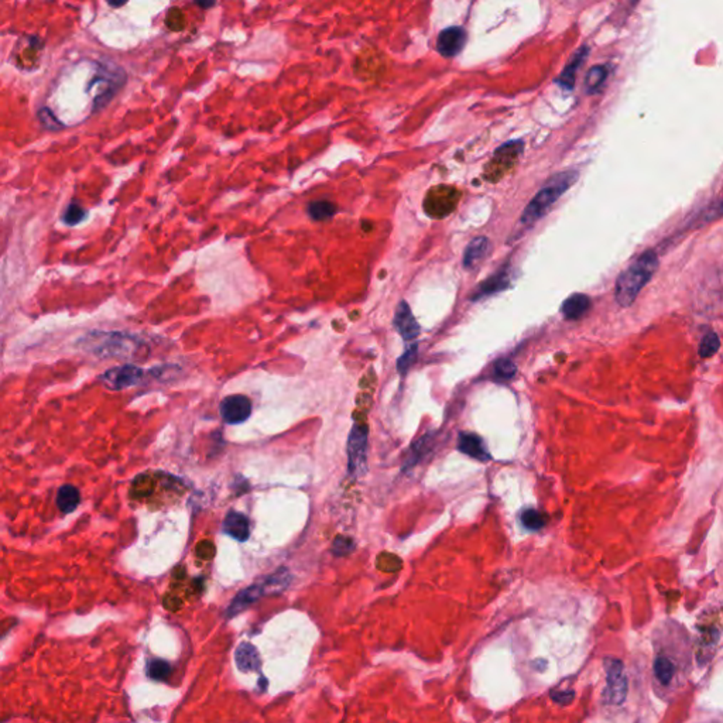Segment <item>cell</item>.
Masks as SVG:
<instances>
[{
  "instance_id": "obj_23",
  "label": "cell",
  "mask_w": 723,
  "mask_h": 723,
  "mask_svg": "<svg viewBox=\"0 0 723 723\" xmlns=\"http://www.w3.org/2000/svg\"><path fill=\"white\" fill-rule=\"evenodd\" d=\"M720 348V341L717 338V335L715 332H708L702 341H701V345H699V355L702 357H711L713 356Z\"/></svg>"
},
{
  "instance_id": "obj_14",
  "label": "cell",
  "mask_w": 723,
  "mask_h": 723,
  "mask_svg": "<svg viewBox=\"0 0 723 723\" xmlns=\"http://www.w3.org/2000/svg\"><path fill=\"white\" fill-rule=\"evenodd\" d=\"M236 664L243 673L257 671L260 668V657L254 646L243 643L236 650Z\"/></svg>"
},
{
  "instance_id": "obj_16",
  "label": "cell",
  "mask_w": 723,
  "mask_h": 723,
  "mask_svg": "<svg viewBox=\"0 0 723 723\" xmlns=\"http://www.w3.org/2000/svg\"><path fill=\"white\" fill-rule=\"evenodd\" d=\"M489 247H490V242H489L487 238L480 236V238L473 239V241L468 245V247H467V250H465V256H464V266H465L467 269H473L480 260L485 259V256H486L487 252H489Z\"/></svg>"
},
{
  "instance_id": "obj_8",
  "label": "cell",
  "mask_w": 723,
  "mask_h": 723,
  "mask_svg": "<svg viewBox=\"0 0 723 723\" xmlns=\"http://www.w3.org/2000/svg\"><path fill=\"white\" fill-rule=\"evenodd\" d=\"M144 372L136 365H124L109 369L101 376L104 384L112 390H123L142 382Z\"/></svg>"
},
{
  "instance_id": "obj_13",
  "label": "cell",
  "mask_w": 723,
  "mask_h": 723,
  "mask_svg": "<svg viewBox=\"0 0 723 723\" xmlns=\"http://www.w3.org/2000/svg\"><path fill=\"white\" fill-rule=\"evenodd\" d=\"M458 448L462 453L469 455L471 458L480 459V461H487L490 459V455L487 453V449L482 441L480 437L476 434H461L458 441Z\"/></svg>"
},
{
  "instance_id": "obj_11",
  "label": "cell",
  "mask_w": 723,
  "mask_h": 723,
  "mask_svg": "<svg viewBox=\"0 0 723 723\" xmlns=\"http://www.w3.org/2000/svg\"><path fill=\"white\" fill-rule=\"evenodd\" d=\"M589 47L588 46H582L581 48H578L575 51V54L571 57V59L567 62L565 68L563 70V73L560 74V77H558L556 82L560 84L561 88L567 89V91H572L574 86H575V82H576V74L579 71V68L583 65V62L586 61L588 55H589Z\"/></svg>"
},
{
  "instance_id": "obj_20",
  "label": "cell",
  "mask_w": 723,
  "mask_h": 723,
  "mask_svg": "<svg viewBox=\"0 0 723 723\" xmlns=\"http://www.w3.org/2000/svg\"><path fill=\"white\" fill-rule=\"evenodd\" d=\"M147 674L151 679L166 681L171 674V666L164 660H151L147 667Z\"/></svg>"
},
{
  "instance_id": "obj_2",
  "label": "cell",
  "mask_w": 723,
  "mask_h": 723,
  "mask_svg": "<svg viewBox=\"0 0 723 723\" xmlns=\"http://www.w3.org/2000/svg\"><path fill=\"white\" fill-rule=\"evenodd\" d=\"M657 266H659V257L652 250H647L619 276L614 297L620 307H630L636 301L640 291L651 280Z\"/></svg>"
},
{
  "instance_id": "obj_27",
  "label": "cell",
  "mask_w": 723,
  "mask_h": 723,
  "mask_svg": "<svg viewBox=\"0 0 723 723\" xmlns=\"http://www.w3.org/2000/svg\"><path fill=\"white\" fill-rule=\"evenodd\" d=\"M39 119L47 129H59L62 127V123L57 119V115L50 108H41L39 111Z\"/></svg>"
},
{
  "instance_id": "obj_5",
  "label": "cell",
  "mask_w": 723,
  "mask_h": 723,
  "mask_svg": "<svg viewBox=\"0 0 723 723\" xmlns=\"http://www.w3.org/2000/svg\"><path fill=\"white\" fill-rule=\"evenodd\" d=\"M368 437L369 431L365 425H353L348 440V469L352 476L366 472Z\"/></svg>"
},
{
  "instance_id": "obj_7",
  "label": "cell",
  "mask_w": 723,
  "mask_h": 723,
  "mask_svg": "<svg viewBox=\"0 0 723 723\" xmlns=\"http://www.w3.org/2000/svg\"><path fill=\"white\" fill-rule=\"evenodd\" d=\"M468 41V32L461 26H451L444 30L437 37V51L445 57L452 58L461 53Z\"/></svg>"
},
{
  "instance_id": "obj_6",
  "label": "cell",
  "mask_w": 723,
  "mask_h": 723,
  "mask_svg": "<svg viewBox=\"0 0 723 723\" xmlns=\"http://www.w3.org/2000/svg\"><path fill=\"white\" fill-rule=\"evenodd\" d=\"M288 576L290 575H285V576H280V575H273L269 581L263 582V583H259V585H253L245 590H242V592L235 598V601L232 602V605L229 606L227 609V617H234L236 616L238 613L243 612L249 605H252L253 602H256L259 599V597H261L263 594H265V590L267 588H272L273 585L276 586H285L287 585V581H288Z\"/></svg>"
},
{
  "instance_id": "obj_22",
  "label": "cell",
  "mask_w": 723,
  "mask_h": 723,
  "mask_svg": "<svg viewBox=\"0 0 723 723\" xmlns=\"http://www.w3.org/2000/svg\"><path fill=\"white\" fill-rule=\"evenodd\" d=\"M517 368L510 359H499L495 364V376L499 380H510L516 376Z\"/></svg>"
},
{
  "instance_id": "obj_12",
  "label": "cell",
  "mask_w": 723,
  "mask_h": 723,
  "mask_svg": "<svg viewBox=\"0 0 723 723\" xmlns=\"http://www.w3.org/2000/svg\"><path fill=\"white\" fill-rule=\"evenodd\" d=\"M223 530L239 543H245L250 536L249 518L239 511H229L223 523Z\"/></svg>"
},
{
  "instance_id": "obj_15",
  "label": "cell",
  "mask_w": 723,
  "mask_h": 723,
  "mask_svg": "<svg viewBox=\"0 0 723 723\" xmlns=\"http://www.w3.org/2000/svg\"><path fill=\"white\" fill-rule=\"evenodd\" d=\"M590 308V300L585 294H572L563 304V314L567 319L575 321L586 314Z\"/></svg>"
},
{
  "instance_id": "obj_21",
  "label": "cell",
  "mask_w": 723,
  "mask_h": 723,
  "mask_svg": "<svg viewBox=\"0 0 723 723\" xmlns=\"http://www.w3.org/2000/svg\"><path fill=\"white\" fill-rule=\"evenodd\" d=\"M521 523L523 525L527 530H532V532H538L544 527L545 524V520L544 517L541 516V513H538L537 510H525L521 516Z\"/></svg>"
},
{
  "instance_id": "obj_29",
  "label": "cell",
  "mask_w": 723,
  "mask_h": 723,
  "mask_svg": "<svg viewBox=\"0 0 723 723\" xmlns=\"http://www.w3.org/2000/svg\"><path fill=\"white\" fill-rule=\"evenodd\" d=\"M194 3L203 10H209L216 5V0H194Z\"/></svg>"
},
{
  "instance_id": "obj_25",
  "label": "cell",
  "mask_w": 723,
  "mask_h": 723,
  "mask_svg": "<svg viewBox=\"0 0 723 723\" xmlns=\"http://www.w3.org/2000/svg\"><path fill=\"white\" fill-rule=\"evenodd\" d=\"M415 359H417V345L413 344V346L410 349H407L404 352V355L397 360L399 373L404 376L409 372V369L411 368V365L415 362Z\"/></svg>"
},
{
  "instance_id": "obj_10",
  "label": "cell",
  "mask_w": 723,
  "mask_h": 723,
  "mask_svg": "<svg viewBox=\"0 0 723 723\" xmlns=\"http://www.w3.org/2000/svg\"><path fill=\"white\" fill-rule=\"evenodd\" d=\"M394 326H396L397 332L402 335V338L404 341H413L420 334V325L415 321V318L406 301H402L396 310V315H394Z\"/></svg>"
},
{
  "instance_id": "obj_18",
  "label": "cell",
  "mask_w": 723,
  "mask_h": 723,
  "mask_svg": "<svg viewBox=\"0 0 723 723\" xmlns=\"http://www.w3.org/2000/svg\"><path fill=\"white\" fill-rule=\"evenodd\" d=\"M609 75V68L606 65H595L590 68L585 78V89L588 93H597L605 84Z\"/></svg>"
},
{
  "instance_id": "obj_19",
  "label": "cell",
  "mask_w": 723,
  "mask_h": 723,
  "mask_svg": "<svg viewBox=\"0 0 723 723\" xmlns=\"http://www.w3.org/2000/svg\"><path fill=\"white\" fill-rule=\"evenodd\" d=\"M337 214V207L330 201H314L308 205V215L314 220H326Z\"/></svg>"
},
{
  "instance_id": "obj_30",
  "label": "cell",
  "mask_w": 723,
  "mask_h": 723,
  "mask_svg": "<svg viewBox=\"0 0 723 723\" xmlns=\"http://www.w3.org/2000/svg\"><path fill=\"white\" fill-rule=\"evenodd\" d=\"M127 2H129V0H106V3L109 6H112V8H115V9L124 6Z\"/></svg>"
},
{
  "instance_id": "obj_28",
  "label": "cell",
  "mask_w": 723,
  "mask_h": 723,
  "mask_svg": "<svg viewBox=\"0 0 723 723\" xmlns=\"http://www.w3.org/2000/svg\"><path fill=\"white\" fill-rule=\"evenodd\" d=\"M551 698H552L554 701H556V702H560V704L564 705V704H568V702L572 701V698H574V693H571V691H558V693H555V691H554V693H551Z\"/></svg>"
},
{
  "instance_id": "obj_31",
  "label": "cell",
  "mask_w": 723,
  "mask_h": 723,
  "mask_svg": "<svg viewBox=\"0 0 723 723\" xmlns=\"http://www.w3.org/2000/svg\"><path fill=\"white\" fill-rule=\"evenodd\" d=\"M719 212L723 214V201H722V204H720V207H719Z\"/></svg>"
},
{
  "instance_id": "obj_26",
  "label": "cell",
  "mask_w": 723,
  "mask_h": 723,
  "mask_svg": "<svg viewBox=\"0 0 723 723\" xmlns=\"http://www.w3.org/2000/svg\"><path fill=\"white\" fill-rule=\"evenodd\" d=\"M353 548H355V543L349 537H337L332 544V552L338 556L352 552Z\"/></svg>"
},
{
  "instance_id": "obj_17",
  "label": "cell",
  "mask_w": 723,
  "mask_h": 723,
  "mask_svg": "<svg viewBox=\"0 0 723 723\" xmlns=\"http://www.w3.org/2000/svg\"><path fill=\"white\" fill-rule=\"evenodd\" d=\"M81 502L79 491L71 485H64L57 493V506L62 513H73Z\"/></svg>"
},
{
  "instance_id": "obj_3",
  "label": "cell",
  "mask_w": 723,
  "mask_h": 723,
  "mask_svg": "<svg viewBox=\"0 0 723 723\" xmlns=\"http://www.w3.org/2000/svg\"><path fill=\"white\" fill-rule=\"evenodd\" d=\"M81 346L101 357L143 359L146 353L144 341L122 332H92L81 341Z\"/></svg>"
},
{
  "instance_id": "obj_24",
  "label": "cell",
  "mask_w": 723,
  "mask_h": 723,
  "mask_svg": "<svg viewBox=\"0 0 723 723\" xmlns=\"http://www.w3.org/2000/svg\"><path fill=\"white\" fill-rule=\"evenodd\" d=\"M86 216V211L79 207L78 204H71L67 211H65L64 216H62V220L70 225V226H74V225H78L79 222H82Z\"/></svg>"
},
{
  "instance_id": "obj_9",
  "label": "cell",
  "mask_w": 723,
  "mask_h": 723,
  "mask_svg": "<svg viewBox=\"0 0 723 723\" xmlns=\"http://www.w3.org/2000/svg\"><path fill=\"white\" fill-rule=\"evenodd\" d=\"M252 414V402L242 394L227 396L220 403V415L227 424H242Z\"/></svg>"
},
{
  "instance_id": "obj_4",
  "label": "cell",
  "mask_w": 723,
  "mask_h": 723,
  "mask_svg": "<svg viewBox=\"0 0 723 723\" xmlns=\"http://www.w3.org/2000/svg\"><path fill=\"white\" fill-rule=\"evenodd\" d=\"M578 171L575 170H567L560 174L554 176L530 201V204L525 207L523 215H521V223L524 225H533L537 220H540L550 208L560 200V196L564 195L578 180Z\"/></svg>"
},
{
  "instance_id": "obj_1",
  "label": "cell",
  "mask_w": 723,
  "mask_h": 723,
  "mask_svg": "<svg viewBox=\"0 0 723 723\" xmlns=\"http://www.w3.org/2000/svg\"><path fill=\"white\" fill-rule=\"evenodd\" d=\"M686 632L673 621H667L657 632L654 641V684L661 698L671 697L679 689L691 667V646Z\"/></svg>"
}]
</instances>
